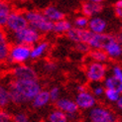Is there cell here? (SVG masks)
I'll use <instances>...</instances> for the list:
<instances>
[{
  "label": "cell",
  "mask_w": 122,
  "mask_h": 122,
  "mask_svg": "<svg viewBox=\"0 0 122 122\" xmlns=\"http://www.w3.org/2000/svg\"><path fill=\"white\" fill-rule=\"evenodd\" d=\"M11 103L15 105H23L31 103L39 92L43 90L39 80L15 81L11 78L8 83Z\"/></svg>",
  "instance_id": "1"
},
{
  "label": "cell",
  "mask_w": 122,
  "mask_h": 122,
  "mask_svg": "<svg viewBox=\"0 0 122 122\" xmlns=\"http://www.w3.org/2000/svg\"><path fill=\"white\" fill-rule=\"evenodd\" d=\"M8 39L13 45H24L32 48L42 41V34L31 27H27L19 32L8 34Z\"/></svg>",
  "instance_id": "2"
},
{
  "label": "cell",
  "mask_w": 122,
  "mask_h": 122,
  "mask_svg": "<svg viewBox=\"0 0 122 122\" xmlns=\"http://www.w3.org/2000/svg\"><path fill=\"white\" fill-rule=\"evenodd\" d=\"M29 27L35 29L41 34H48L53 32L54 23L51 22L48 18L43 14V12L31 10L25 13Z\"/></svg>",
  "instance_id": "3"
},
{
  "label": "cell",
  "mask_w": 122,
  "mask_h": 122,
  "mask_svg": "<svg viewBox=\"0 0 122 122\" xmlns=\"http://www.w3.org/2000/svg\"><path fill=\"white\" fill-rule=\"evenodd\" d=\"M27 27H29V24L25 13L18 11H12L7 22H6L4 30L7 32V34H13L19 32Z\"/></svg>",
  "instance_id": "4"
},
{
  "label": "cell",
  "mask_w": 122,
  "mask_h": 122,
  "mask_svg": "<svg viewBox=\"0 0 122 122\" xmlns=\"http://www.w3.org/2000/svg\"><path fill=\"white\" fill-rule=\"evenodd\" d=\"M87 118L89 122H117L113 111L103 105H96L88 110Z\"/></svg>",
  "instance_id": "5"
},
{
  "label": "cell",
  "mask_w": 122,
  "mask_h": 122,
  "mask_svg": "<svg viewBox=\"0 0 122 122\" xmlns=\"http://www.w3.org/2000/svg\"><path fill=\"white\" fill-rule=\"evenodd\" d=\"M107 74V66L105 64L96 63L91 61L86 65L85 76L86 78L92 83H98L105 80Z\"/></svg>",
  "instance_id": "6"
},
{
  "label": "cell",
  "mask_w": 122,
  "mask_h": 122,
  "mask_svg": "<svg viewBox=\"0 0 122 122\" xmlns=\"http://www.w3.org/2000/svg\"><path fill=\"white\" fill-rule=\"evenodd\" d=\"M31 59V47L24 45H13L10 48L8 61L12 64L24 65Z\"/></svg>",
  "instance_id": "7"
},
{
  "label": "cell",
  "mask_w": 122,
  "mask_h": 122,
  "mask_svg": "<svg viewBox=\"0 0 122 122\" xmlns=\"http://www.w3.org/2000/svg\"><path fill=\"white\" fill-rule=\"evenodd\" d=\"M56 108L62 110L69 116L70 121L76 122L78 116V108L77 104L76 103L75 100H72L71 98H66V97H61V98L55 103Z\"/></svg>",
  "instance_id": "8"
},
{
  "label": "cell",
  "mask_w": 122,
  "mask_h": 122,
  "mask_svg": "<svg viewBox=\"0 0 122 122\" xmlns=\"http://www.w3.org/2000/svg\"><path fill=\"white\" fill-rule=\"evenodd\" d=\"M11 78L15 81H30L38 80L36 71L27 65H18L11 71Z\"/></svg>",
  "instance_id": "9"
},
{
  "label": "cell",
  "mask_w": 122,
  "mask_h": 122,
  "mask_svg": "<svg viewBox=\"0 0 122 122\" xmlns=\"http://www.w3.org/2000/svg\"><path fill=\"white\" fill-rule=\"evenodd\" d=\"M75 101L78 108L81 110H90L91 108L96 106V97L88 89L81 91V92H77Z\"/></svg>",
  "instance_id": "10"
},
{
  "label": "cell",
  "mask_w": 122,
  "mask_h": 122,
  "mask_svg": "<svg viewBox=\"0 0 122 122\" xmlns=\"http://www.w3.org/2000/svg\"><path fill=\"white\" fill-rule=\"evenodd\" d=\"M93 33L88 29H78L76 27H72L70 31L66 33V37L75 44L77 43H87L92 37Z\"/></svg>",
  "instance_id": "11"
},
{
  "label": "cell",
  "mask_w": 122,
  "mask_h": 122,
  "mask_svg": "<svg viewBox=\"0 0 122 122\" xmlns=\"http://www.w3.org/2000/svg\"><path fill=\"white\" fill-rule=\"evenodd\" d=\"M114 38V35L110 34H94L87 43L91 50H104L106 45Z\"/></svg>",
  "instance_id": "12"
},
{
  "label": "cell",
  "mask_w": 122,
  "mask_h": 122,
  "mask_svg": "<svg viewBox=\"0 0 122 122\" xmlns=\"http://www.w3.org/2000/svg\"><path fill=\"white\" fill-rule=\"evenodd\" d=\"M10 48L11 46L7 32L3 28H0V63L8 61Z\"/></svg>",
  "instance_id": "13"
},
{
  "label": "cell",
  "mask_w": 122,
  "mask_h": 122,
  "mask_svg": "<svg viewBox=\"0 0 122 122\" xmlns=\"http://www.w3.org/2000/svg\"><path fill=\"white\" fill-rule=\"evenodd\" d=\"M51 101V97H50V93H49V90H45L43 89L41 92H39L36 97L32 100L31 102V106L34 109H42L47 107L50 104Z\"/></svg>",
  "instance_id": "14"
},
{
  "label": "cell",
  "mask_w": 122,
  "mask_h": 122,
  "mask_svg": "<svg viewBox=\"0 0 122 122\" xmlns=\"http://www.w3.org/2000/svg\"><path fill=\"white\" fill-rule=\"evenodd\" d=\"M103 9V5L100 3H93L90 1H85L81 5V13L87 18L95 17Z\"/></svg>",
  "instance_id": "15"
},
{
  "label": "cell",
  "mask_w": 122,
  "mask_h": 122,
  "mask_svg": "<svg viewBox=\"0 0 122 122\" xmlns=\"http://www.w3.org/2000/svg\"><path fill=\"white\" fill-rule=\"evenodd\" d=\"M107 28V23L104 19H102L99 16H95L89 18L88 23V30H90L94 34H103L105 33Z\"/></svg>",
  "instance_id": "16"
},
{
  "label": "cell",
  "mask_w": 122,
  "mask_h": 122,
  "mask_svg": "<svg viewBox=\"0 0 122 122\" xmlns=\"http://www.w3.org/2000/svg\"><path fill=\"white\" fill-rule=\"evenodd\" d=\"M104 51L110 59H119L122 56V45L113 38L106 45Z\"/></svg>",
  "instance_id": "17"
},
{
  "label": "cell",
  "mask_w": 122,
  "mask_h": 122,
  "mask_svg": "<svg viewBox=\"0 0 122 122\" xmlns=\"http://www.w3.org/2000/svg\"><path fill=\"white\" fill-rule=\"evenodd\" d=\"M50 44L47 41H41L38 44H36L31 48V59L32 60H39L49 51Z\"/></svg>",
  "instance_id": "18"
},
{
  "label": "cell",
  "mask_w": 122,
  "mask_h": 122,
  "mask_svg": "<svg viewBox=\"0 0 122 122\" xmlns=\"http://www.w3.org/2000/svg\"><path fill=\"white\" fill-rule=\"evenodd\" d=\"M43 14L53 23H56L58 21L65 19V14L60 9L55 7V6H48V7H46L43 10Z\"/></svg>",
  "instance_id": "19"
},
{
  "label": "cell",
  "mask_w": 122,
  "mask_h": 122,
  "mask_svg": "<svg viewBox=\"0 0 122 122\" xmlns=\"http://www.w3.org/2000/svg\"><path fill=\"white\" fill-rule=\"evenodd\" d=\"M12 13V8L8 2L5 0H0V28H5L10 14Z\"/></svg>",
  "instance_id": "20"
},
{
  "label": "cell",
  "mask_w": 122,
  "mask_h": 122,
  "mask_svg": "<svg viewBox=\"0 0 122 122\" xmlns=\"http://www.w3.org/2000/svg\"><path fill=\"white\" fill-rule=\"evenodd\" d=\"M47 121L48 122H70V119H69V116L65 112L55 107L53 110L49 112Z\"/></svg>",
  "instance_id": "21"
},
{
  "label": "cell",
  "mask_w": 122,
  "mask_h": 122,
  "mask_svg": "<svg viewBox=\"0 0 122 122\" xmlns=\"http://www.w3.org/2000/svg\"><path fill=\"white\" fill-rule=\"evenodd\" d=\"M11 103L10 92L8 85H5L0 81V108L5 109Z\"/></svg>",
  "instance_id": "22"
},
{
  "label": "cell",
  "mask_w": 122,
  "mask_h": 122,
  "mask_svg": "<svg viewBox=\"0 0 122 122\" xmlns=\"http://www.w3.org/2000/svg\"><path fill=\"white\" fill-rule=\"evenodd\" d=\"M72 28V25L71 23L66 19H63L61 21H58L56 23H54V30L53 32L56 33L58 35H63V34H66L68 33L70 30Z\"/></svg>",
  "instance_id": "23"
},
{
  "label": "cell",
  "mask_w": 122,
  "mask_h": 122,
  "mask_svg": "<svg viewBox=\"0 0 122 122\" xmlns=\"http://www.w3.org/2000/svg\"><path fill=\"white\" fill-rule=\"evenodd\" d=\"M88 57L92 62L101 63V64L107 63L109 60V57L107 56V54L105 53L104 50H91L88 53Z\"/></svg>",
  "instance_id": "24"
},
{
  "label": "cell",
  "mask_w": 122,
  "mask_h": 122,
  "mask_svg": "<svg viewBox=\"0 0 122 122\" xmlns=\"http://www.w3.org/2000/svg\"><path fill=\"white\" fill-rule=\"evenodd\" d=\"M103 85H104L105 89H115L118 92L122 93V82H120L113 76H106L105 80L103 81Z\"/></svg>",
  "instance_id": "25"
},
{
  "label": "cell",
  "mask_w": 122,
  "mask_h": 122,
  "mask_svg": "<svg viewBox=\"0 0 122 122\" xmlns=\"http://www.w3.org/2000/svg\"><path fill=\"white\" fill-rule=\"evenodd\" d=\"M88 23H89V18H87L84 15H81V16H77L75 19L74 26L78 29H87Z\"/></svg>",
  "instance_id": "26"
},
{
  "label": "cell",
  "mask_w": 122,
  "mask_h": 122,
  "mask_svg": "<svg viewBox=\"0 0 122 122\" xmlns=\"http://www.w3.org/2000/svg\"><path fill=\"white\" fill-rule=\"evenodd\" d=\"M120 95H121V93L118 92V91L115 90V89H105V92H104V97L109 102L116 103L117 100L119 99Z\"/></svg>",
  "instance_id": "27"
},
{
  "label": "cell",
  "mask_w": 122,
  "mask_h": 122,
  "mask_svg": "<svg viewBox=\"0 0 122 122\" xmlns=\"http://www.w3.org/2000/svg\"><path fill=\"white\" fill-rule=\"evenodd\" d=\"M91 92L95 97H101V96H104V92H105V87L103 84L98 83H95L94 85L91 86Z\"/></svg>",
  "instance_id": "28"
},
{
  "label": "cell",
  "mask_w": 122,
  "mask_h": 122,
  "mask_svg": "<svg viewBox=\"0 0 122 122\" xmlns=\"http://www.w3.org/2000/svg\"><path fill=\"white\" fill-rule=\"evenodd\" d=\"M49 93H50V97H51V101L53 103H56L60 98H61V88L57 85L52 86L49 89Z\"/></svg>",
  "instance_id": "29"
},
{
  "label": "cell",
  "mask_w": 122,
  "mask_h": 122,
  "mask_svg": "<svg viewBox=\"0 0 122 122\" xmlns=\"http://www.w3.org/2000/svg\"><path fill=\"white\" fill-rule=\"evenodd\" d=\"M13 122H31V120L26 112L18 111L13 115Z\"/></svg>",
  "instance_id": "30"
},
{
  "label": "cell",
  "mask_w": 122,
  "mask_h": 122,
  "mask_svg": "<svg viewBox=\"0 0 122 122\" xmlns=\"http://www.w3.org/2000/svg\"><path fill=\"white\" fill-rule=\"evenodd\" d=\"M0 122H13V115L6 109L0 108Z\"/></svg>",
  "instance_id": "31"
},
{
  "label": "cell",
  "mask_w": 122,
  "mask_h": 122,
  "mask_svg": "<svg viewBox=\"0 0 122 122\" xmlns=\"http://www.w3.org/2000/svg\"><path fill=\"white\" fill-rule=\"evenodd\" d=\"M76 50L82 54H88L91 51V49L86 43H77L76 44Z\"/></svg>",
  "instance_id": "32"
},
{
  "label": "cell",
  "mask_w": 122,
  "mask_h": 122,
  "mask_svg": "<svg viewBox=\"0 0 122 122\" xmlns=\"http://www.w3.org/2000/svg\"><path fill=\"white\" fill-rule=\"evenodd\" d=\"M111 71H112V76L115 78H117L120 82H122V69H121V66H119L117 65L113 66Z\"/></svg>",
  "instance_id": "33"
},
{
  "label": "cell",
  "mask_w": 122,
  "mask_h": 122,
  "mask_svg": "<svg viewBox=\"0 0 122 122\" xmlns=\"http://www.w3.org/2000/svg\"><path fill=\"white\" fill-rule=\"evenodd\" d=\"M43 69L46 72H53L57 70V64L54 63V62H46L43 66Z\"/></svg>",
  "instance_id": "34"
},
{
  "label": "cell",
  "mask_w": 122,
  "mask_h": 122,
  "mask_svg": "<svg viewBox=\"0 0 122 122\" xmlns=\"http://www.w3.org/2000/svg\"><path fill=\"white\" fill-rule=\"evenodd\" d=\"M114 14H115V16L118 17V18H122V9L114 7Z\"/></svg>",
  "instance_id": "35"
},
{
  "label": "cell",
  "mask_w": 122,
  "mask_h": 122,
  "mask_svg": "<svg viewBox=\"0 0 122 122\" xmlns=\"http://www.w3.org/2000/svg\"><path fill=\"white\" fill-rule=\"evenodd\" d=\"M116 107L119 109L120 111H122V93H121V95H120V97H119V99H118L117 102H116Z\"/></svg>",
  "instance_id": "36"
},
{
  "label": "cell",
  "mask_w": 122,
  "mask_h": 122,
  "mask_svg": "<svg viewBox=\"0 0 122 122\" xmlns=\"http://www.w3.org/2000/svg\"><path fill=\"white\" fill-rule=\"evenodd\" d=\"M114 38H115V40H116L117 42H119L120 44L122 45V32H119L116 35H114Z\"/></svg>",
  "instance_id": "37"
},
{
  "label": "cell",
  "mask_w": 122,
  "mask_h": 122,
  "mask_svg": "<svg viewBox=\"0 0 122 122\" xmlns=\"http://www.w3.org/2000/svg\"><path fill=\"white\" fill-rule=\"evenodd\" d=\"M76 90H77V92H81V91L87 90V88L85 87L84 85H81V84H80V85H77V86H76Z\"/></svg>",
  "instance_id": "38"
},
{
  "label": "cell",
  "mask_w": 122,
  "mask_h": 122,
  "mask_svg": "<svg viewBox=\"0 0 122 122\" xmlns=\"http://www.w3.org/2000/svg\"><path fill=\"white\" fill-rule=\"evenodd\" d=\"M114 7L122 9V0H117V1L115 2V6H114Z\"/></svg>",
  "instance_id": "39"
},
{
  "label": "cell",
  "mask_w": 122,
  "mask_h": 122,
  "mask_svg": "<svg viewBox=\"0 0 122 122\" xmlns=\"http://www.w3.org/2000/svg\"><path fill=\"white\" fill-rule=\"evenodd\" d=\"M87 1H90V2H93V3H102L103 0H87Z\"/></svg>",
  "instance_id": "40"
},
{
  "label": "cell",
  "mask_w": 122,
  "mask_h": 122,
  "mask_svg": "<svg viewBox=\"0 0 122 122\" xmlns=\"http://www.w3.org/2000/svg\"><path fill=\"white\" fill-rule=\"evenodd\" d=\"M42 122H48V121H42Z\"/></svg>",
  "instance_id": "41"
}]
</instances>
